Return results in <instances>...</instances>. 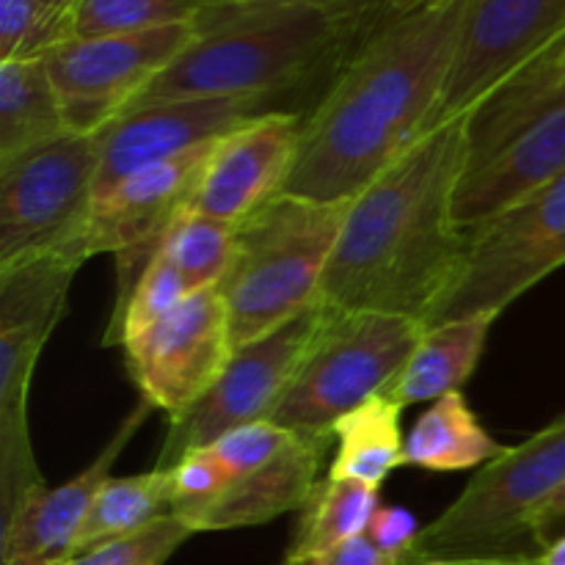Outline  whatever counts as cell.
Returning a JSON list of instances; mask_svg holds the SVG:
<instances>
[{
    "instance_id": "6da1fadb",
    "label": "cell",
    "mask_w": 565,
    "mask_h": 565,
    "mask_svg": "<svg viewBox=\"0 0 565 565\" xmlns=\"http://www.w3.org/2000/svg\"><path fill=\"white\" fill-rule=\"evenodd\" d=\"M467 0L379 22L303 116L285 193L351 202L439 125Z\"/></svg>"
},
{
    "instance_id": "7a4b0ae2",
    "label": "cell",
    "mask_w": 565,
    "mask_h": 565,
    "mask_svg": "<svg viewBox=\"0 0 565 565\" xmlns=\"http://www.w3.org/2000/svg\"><path fill=\"white\" fill-rule=\"evenodd\" d=\"M467 125V114L441 121L351 199L320 303L403 315L428 329L469 254L456 215Z\"/></svg>"
},
{
    "instance_id": "3957f363",
    "label": "cell",
    "mask_w": 565,
    "mask_h": 565,
    "mask_svg": "<svg viewBox=\"0 0 565 565\" xmlns=\"http://www.w3.org/2000/svg\"><path fill=\"white\" fill-rule=\"evenodd\" d=\"M390 14L381 0H224L193 22V42L132 108L213 97L274 103L303 83L331 81Z\"/></svg>"
},
{
    "instance_id": "277c9868",
    "label": "cell",
    "mask_w": 565,
    "mask_h": 565,
    "mask_svg": "<svg viewBox=\"0 0 565 565\" xmlns=\"http://www.w3.org/2000/svg\"><path fill=\"white\" fill-rule=\"evenodd\" d=\"M348 204L279 193L237 224L218 285L235 351L318 307Z\"/></svg>"
},
{
    "instance_id": "5b68a950",
    "label": "cell",
    "mask_w": 565,
    "mask_h": 565,
    "mask_svg": "<svg viewBox=\"0 0 565 565\" xmlns=\"http://www.w3.org/2000/svg\"><path fill=\"white\" fill-rule=\"evenodd\" d=\"M425 326L373 309L326 307L270 423L307 436H334V425L362 403L386 395L412 359Z\"/></svg>"
},
{
    "instance_id": "8992f818",
    "label": "cell",
    "mask_w": 565,
    "mask_h": 565,
    "mask_svg": "<svg viewBox=\"0 0 565 565\" xmlns=\"http://www.w3.org/2000/svg\"><path fill=\"white\" fill-rule=\"evenodd\" d=\"M565 486V414L478 469L458 500L423 527L414 557H539L535 519Z\"/></svg>"
},
{
    "instance_id": "52a82bcc",
    "label": "cell",
    "mask_w": 565,
    "mask_h": 565,
    "mask_svg": "<svg viewBox=\"0 0 565 565\" xmlns=\"http://www.w3.org/2000/svg\"><path fill=\"white\" fill-rule=\"evenodd\" d=\"M99 160L103 132H66L0 163V268L55 248H86Z\"/></svg>"
},
{
    "instance_id": "ba28073f",
    "label": "cell",
    "mask_w": 565,
    "mask_h": 565,
    "mask_svg": "<svg viewBox=\"0 0 565 565\" xmlns=\"http://www.w3.org/2000/svg\"><path fill=\"white\" fill-rule=\"evenodd\" d=\"M565 265V171L516 207L469 232L456 290L430 326L472 312H505Z\"/></svg>"
},
{
    "instance_id": "9c48e42d",
    "label": "cell",
    "mask_w": 565,
    "mask_h": 565,
    "mask_svg": "<svg viewBox=\"0 0 565 565\" xmlns=\"http://www.w3.org/2000/svg\"><path fill=\"white\" fill-rule=\"evenodd\" d=\"M196 36V25L75 36L44 55L70 132H103L127 114Z\"/></svg>"
},
{
    "instance_id": "30bf717a",
    "label": "cell",
    "mask_w": 565,
    "mask_h": 565,
    "mask_svg": "<svg viewBox=\"0 0 565 565\" xmlns=\"http://www.w3.org/2000/svg\"><path fill=\"white\" fill-rule=\"evenodd\" d=\"M320 315H323V303L281 329L270 331L263 340L237 348L215 384L191 408L169 419V430H166L154 469L174 467L191 450L215 445L221 436L243 425L274 417L318 329Z\"/></svg>"
},
{
    "instance_id": "8fae6325",
    "label": "cell",
    "mask_w": 565,
    "mask_h": 565,
    "mask_svg": "<svg viewBox=\"0 0 565 565\" xmlns=\"http://www.w3.org/2000/svg\"><path fill=\"white\" fill-rule=\"evenodd\" d=\"M213 143L193 152L180 154L166 163L147 166L136 174L125 177L108 191L97 193L86 221L88 257L116 254V307L108 329L119 323L127 301L136 290L147 265L158 257L163 237L177 215L188 207L193 185Z\"/></svg>"
},
{
    "instance_id": "7c38bea8",
    "label": "cell",
    "mask_w": 565,
    "mask_h": 565,
    "mask_svg": "<svg viewBox=\"0 0 565 565\" xmlns=\"http://www.w3.org/2000/svg\"><path fill=\"white\" fill-rule=\"evenodd\" d=\"M230 315L218 287L193 290L160 323L125 342L127 370L141 401L177 417L191 408L230 364Z\"/></svg>"
},
{
    "instance_id": "4fadbf2b",
    "label": "cell",
    "mask_w": 565,
    "mask_h": 565,
    "mask_svg": "<svg viewBox=\"0 0 565 565\" xmlns=\"http://www.w3.org/2000/svg\"><path fill=\"white\" fill-rule=\"evenodd\" d=\"M563 36L565 0H467L439 125L469 114L491 88Z\"/></svg>"
},
{
    "instance_id": "5bb4252c",
    "label": "cell",
    "mask_w": 565,
    "mask_h": 565,
    "mask_svg": "<svg viewBox=\"0 0 565 565\" xmlns=\"http://www.w3.org/2000/svg\"><path fill=\"white\" fill-rule=\"evenodd\" d=\"M303 116L268 110L213 143L193 185L188 210L241 224L285 193L301 147Z\"/></svg>"
},
{
    "instance_id": "9a60e30c",
    "label": "cell",
    "mask_w": 565,
    "mask_h": 565,
    "mask_svg": "<svg viewBox=\"0 0 565 565\" xmlns=\"http://www.w3.org/2000/svg\"><path fill=\"white\" fill-rule=\"evenodd\" d=\"M274 108L268 99L213 97V99H169L127 110L121 119L103 130V160H99L97 193L108 191L125 177L166 163L199 147L215 143L226 132L248 125ZM94 193V196H97Z\"/></svg>"
},
{
    "instance_id": "2e32d148",
    "label": "cell",
    "mask_w": 565,
    "mask_h": 565,
    "mask_svg": "<svg viewBox=\"0 0 565 565\" xmlns=\"http://www.w3.org/2000/svg\"><path fill=\"white\" fill-rule=\"evenodd\" d=\"M149 412H152L149 403H138L136 412L121 419L103 452L81 475L58 489L42 486L28 494L9 516L0 519L3 565H66L77 555V541L86 527L94 500L110 480L116 458L130 445Z\"/></svg>"
},
{
    "instance_id": "e0dca14e",
    "label": "cell",
    "mask_w": 565,
    "mask_h": 565,
    "mask_svg": "<svg viewBox=\"0 0 565 565\" xmlns=\"http://www.w3.org/2000/svg\"><path fill=\"white\" fill-rule=\"evenodd\" d=\"M565 171V94L527 127L508 138L486 163L467 169L456 196L458 224L467 232L516 207Z\"/></svg>"
},
{
    "instance_id": "ac0fdd59",
    "label": "cell",
    "mask_w": 565,
    "mask_h": 565,
    "mask_svg": "<svg viewBox=\"0 0 565 565\" xmlns=\"http://www.w3.org/2000/svg\"><path fill=\"white\" fill-rule=\"evenodd\" d=\"M331 441L334 436H307L292 430L274 458L230 480L224 494L202 519L199 533L259 527L290 511H301L320 483L318 475Z\"/></svg>"
},
{
    "instance_id": "d6986e66",
    "label": "cell",
    "mask_w": 565,
    "mask_h": 565,
    "mask_svg": "<svg viewBox=\"0 0 565 565\" xmlns=\"http://www.w3.org/2000/svg\"><path fill=\"white\" fill-rule=\"evenodd\" d=\"M53 326L0 329V519L47 486L28 425V395Z\"/></svg>"
},
{
    "instance_id": "ffe728a7",
    "label": "cell",
    "mask_w": 565,
    "mask_h": 565,
    "mask_svg": "<svg viewBox=\"0 0 565 565\" xmlns=\"http://www.w3.org/2000/svg\"><path fill=\"white\" fill-rule=\"evenodd\" d=\"M497 318L500 312H472L428 326L401 379L386 395L408 408L414 403H434L452 392H461L483 359L489 331Z\"/></svg>"
},
{
    "instance_id": "44dd1931",
    "label": "cell",
    "mask_w": 565,
    "mask_h": 565,
    "mask_svg": "<svg viewBox=\"0 0 565 565\" xmlns=\"http://www.w3.org/2000/svg\"><path fill=\"white\" fill-rule=\"evenodd\" d=\"M505 447L480 425L463 392L439 397L412 425L403 447V467L425 472H463L486 467Z\"/></svg>"
},
{
    "instance_id": "7402d4cb",
    "label": "cell",
    "mask_w": 565,
    "mask_h": 565,
    "mask_svg": "<svg viewBox=\"0 0 565 565\" xmlns=\"http://www.w3.org/2000/svg\"><path fill=\"white\" fill-rule=\"evenodd\" d=\"M401 417L403 406L390 395H379L348 412L334 425L337 452L326 478L351 480L381 491L386 478L403 467L406 436Z\"/></svg>"
},
{
    "instance_id": "603a6c76",
    "label": "cell",
    "mask_w": 565,
    "mask_h": 565,
    "mask_svg": "<svg viewBox=\"0 0 565 565\" xmlns=\"http://www.w3.org/2000/svg\"><path fill=\"white\" fill-rule=\"evenodd\" d=\"M66 132L70 127L44 61H0V163Z\"/></svg>"
},
{
    "instance_id": "cb8c5ba5",
    "label": "cell",
    "mask_w": 565,
    "mask_h": 565,
    "mask_svg": "<svg viewBox=\"0 0 565 565\" xmlns=\"http://www.w3.org/2000/svg\"><path fill=\"white\" fill-rule=\"evenodd\" d=\"M86 259V248L66 246L0 268V329H55L66 315L72 279Z\"/></svg>"
},
{
    "instance_id": "d4e9b609",
    "label": "cell",
    "mask_w": 565,
    "mask_h": 565,
    "mask_svg": "<svg viewBox=\"0 0 565 565\" xmlns=\"http://www.w3.org/2000/svg\"><path fill=\"white\" fill-rule=\"evenodd\" d=\"M169 513L171 480L166 469H152V472L130 475V478H110L94 500L86 527L77 541V555L138 533Z\"/></svg>"
},
{
    "instance_id": "484cf974",
    "label": "cell",
    "mask_w": 565,
    "mask_h": 565,
    "mask_svg": "<svg viewBox=\"0 0 565 565\" xmlns=\"http://www.w3.org/2000/svg\"><path fill=\"white\" fill-rule=\"evenodd\" d=\"M379 508L381 497L375 489L351 480H320L301 508V519L285 555H312L364 535Z\"/></svg>"
},
{
    "instance_id": "4316f807",
    "label": "cell",
    "mask_w": 565,
    "mask_h": 565,
    "mask_svg": "<svg viewBox=\"0 0 565 565\" xmlns=\"http://www.w3.org/2000/svg\"><path fill=\"white\" fill-rule=\"evenodd\" d=\"M237 224L182 210L163 237L160 254L185 276L191 290L218 287L235 259Z\"/></svg>"
},
{
    "instance_id": "83f0119b",
    "label": "cell",
    "mask_w": 565,
    "mask_h": 565,
    "mask_svg": "<svg viewBox=\"0 0 565 565\" xmlns=\"http://www.w3.org/2000/svg\"><path fill=\"white\" fill-rule=\"evenodd\" d=\"M218 3L224 0H83L75 11V36L193 25L204 11Z\"/></svg>"
},
{
    "instance_id": "f1b7e54d",
    "label": "cell",
    "mask_w": 565,
    "mask_h": 565,
    "mask_svg": "<svg viewBox=\"0 0 565 565\" xmlns=\"http://www.w3.org/2000/svg\"><path fill=\"white\" fill-rule=\"evenodd\" d=\"M75 39V17L42 0H0V61L44 58Z\"/></svg>"
},
{
    "instance_id": "f546056e",
    "label": "cell",
    "mask_w": 565,
    "mask_h": 565,
    "mask_svg": "<svg viewBox=\"0 0 565 565\" xmlns=\"http://www.w3.org/2000/svg\"><path fill=\"white\" fill-rule=\"evenodd\" d=\"M191 292L193 290L188 287L185 276L158 252V257L147 265V270L138 279L136 290H132L130 301L125 307V315H121L114 329L105 331L103 342L105 345H125L127 340L143 334L154 323H160L166 315L174 312Z\"/></svg>"
},
{
    "instance_id": "4dcf8cb0",
    "label": "cell",
    "mask_w": 565,
    "mask_h": 565,
    "mask_svg": "<svg viewBox=\"0 0 565 565\" xmlns=\"http://www.w3.org/2000/svg\"><path fill=\"white\" fill-rule=\"evenodd\" d=\"M166 472L171 480V513L180 516L193 533H199L202 519L230 486L232 472L213 447L191 450Z\"/></svg>"
},
{
    "instance_id": "1f68e13d",
    "label": "cell",
    "mask_w": 565,
    "mask_h": 565,
    "mask_svg": "<svg viewBox=\"0 0 565 565\" xmlns=\"http://www.w3.org/2000/svg\"><path fill=\"white\" fill-rule=\"evenodd\" d=\"M191 535L196 533L180 516L169 513L138 533L81 552L66 565H166Z\"/></svg>"
},
{
    "instance_id": "d6a6232c",
    "label": "cell",
    "mask_w": 565,
    "mask_h": 565,
    "mask_svg": "<svg viewBox=\"0 0 565 565\" xmlns=\"http://www.w3.org/2000/svg\"><path fill=\"white\" fill-rule=\"evenodd\" d=\"M292 430L279 428V425L270 423V419H263V423L243 425V428L221 436V439L210 447L218 452V458L226 463L232 478H235V475L248 472V469H254L257 463L274 458L276 452L287 445Z\"/></svg>"
},
{
    "instance_id": "836d02e7",
    "label": "cell",
    "mask_w": 565,
    "mask_h": 565,
    "mask_svg": "<svg viewBox=\"0 0 565 565\" xmlns=\"http://www.w3.org/2000/svg\"><path fill=\"white\" fill-rule=\"evenodd\" d=\"M419 533H423V527L414 519V513L397 505H381L367 527V539L397 563H406L408 557H414Z\"/></svg>"
},
{
    "instance_id": "e575fe53",
    "label": "cell",
    "mask_w": 565,
    "mask_h": 565,
    "mask_svg": "<svg viewBox=\"0 0 565 565\" xmlns=\"http://www.w3.org/2000/svg\"><path fill=\"white\" fill-rule=\"evenodd\" d=\"M281 565H401L392 561L386 552H381L373 541L367 539V533L356 535L351 541H342V544L331 546V550L312 552V555H298L281 561Z\"/></svg>"
},
{
    "instance_id": "d590c367",
    "label": "cell",
    "mask_w": 565,
    "mask_h": 565,
    "mask_svg": "<svg viewBox=\"0 0 565 565\" xmlns=\"http://www.w3.org/2000/svg\"><path fill=\"white\" fill-rule=\"evenodd\" d=\"M565 533V486L546 502L544 511L535 519V546H539V555L552 544L555 539H561Z\"/></svg>"
},
{
    "instance_id": "8d00e7d4",
    "label": "cell",
    "mask_w": 565,
    "mask_h": 565,
    "mask_svg": "<svg viewBox=\"0 0 565 565\" xmlns=\"http://www.w3.org/2000/svg\"><path fill=\"white\" fill-rule=\"evenodd\" d=\"M401 565H541L539 557H458V561H430V557H408Z\"/></svg>"
},
{
    "instance_id": "74e56055",
    "label": "cell",
    "mask_w": 565,
    "mask_h": 565,
    "mask_svg": "<svg viewBox=\"0 0 565 565\" xmlns=\"http://www.w3.org/2000/svg\"><path fill=\"white\" fill-rule=\"evenodd\" d=\"M386 9H392L395 14H408V11H419V9H434V6H445L452 3V0H381Z\"/></svg>"
},
{
    "instance_id": "f35d334b",
    "label": "cell",
    "mask_w": 565,
    "mask_h": 565,
    "mask_svg": "<svg viewBox=\"0 0 565 565\" xmlns=\"http://www.w3.org/2000/svg\"><path fill=\"white\" fill-rule=\"evenodd\" d=\"M539 563L541 565H565V533L561 535V539L552 541L544 552H541Z\"/></svg>"
},
{
    "instance_id": "ab89813d",
    "label": "cell",
    "mask_w": 565,
    "mask_h": 565,
    "mask_svg": "<svg viewBox=\"0 0 565 565\" xmlns=\"http://www.w3.org/2000/svg\"><path fill=\"white\" fill-rule=\"evenodd\" d=\"M42 3L50 6V9H55V11H64V14L75 17L77 6H81L83 0H42Z\"/></svg>"
},
{
    "instance_id": "60d3db41",
    "label": "cell",
    "mask_w": 565,
    "mask_h": 565,
    "mask_svg": "<svg viewBox=\"0 0 565 565\" xmlns=\"http://www.w3.org/2000/svg\"><path fill=\"white\" fill-rule=\"evenodd\" d=\"M237 3H265V0H237Z\"/></svg>"
}]
</instances>
